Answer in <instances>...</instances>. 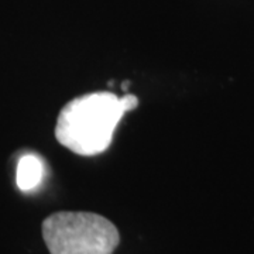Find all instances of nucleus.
I'll return each mask as SVG.
<instances>
[{"instance_id":"nucleus-1","label":"nucleus","mask_w":254,"mask_h":254,"mask_svg":"<svg viewBox=\"0 0 254 254\" xmlns=\"http://www.w3.org/2000/svg\"><path fill=\"white\" fill-rule=\"evenodd\" d=\"M138 106L137 96L118 98L112 92H93L64 106L55 125V138L66 150L82 157L105 153L127 112Z\"/></svg>"},{"instance_id":"nucleus-2","label":"nucleus","mask_w":254,"mask_h":254,"mask_svg":"<svg viewBox=\"0 0 254 254\" xmlns=\"http://www.w3.org/2000/svg\"><path fill=\"white\" fill-rule=\"evenodd\" d=\"M41 230L50 254H113L120 242L118 227L92 212H55Z\"/></svg>"},{"instance_id":"nucleus-3","label":"nucleus","mask_w":254,"mask_h":254,"mask_svg":"<svg viewBox=\"0 0 254 254\" xmlns=\"http://www.w3.org/2000/svg\"><path fill=\"white\" fill-rule=\"evenodd\" d=\"M44 175V165L41 160L33 154L20 158L17 165V185L21 190H31L41 182Z\"/></svg>"}]
</instances>
